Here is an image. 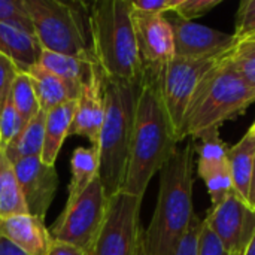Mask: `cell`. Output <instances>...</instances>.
Listing matches in <instances>:
<instances>
[{
    "label": "cell",
    "mask_w": 255,
    "mask_h": 255,
    "mask_svg": "<svg viewBox=\"0 0 255 255\" xmlns=\"http://www.w3.org/2000/svg\"><path fill=\"white\" fill-rule=\"evenodd\" d=\"M196 140H199L194 143V151L199 155L197 175L205 182L212 208H215L235 191L227 160L229 148L220 136V128H214Z\"/></svg>",
    "instance_id": "obj_12"
},
{
    "label": "cell",
    "mask_w": 255,
    "mask_h": 255,
    "mask_svg": "<svg viewBox=\"0 0 255 255\" xmlns=\"http://www.w3.org/2000/svg\"><path fill=\"white\" fill-rule=\"evenodd\" d=\"M100 158L97 146H79L72 152L70 158V184L67 193V203L78 199L84 190L99 178Z\"/></svg>",
    "instance_id": "obj_23"
},
{
    "label": "cell",
    "mask_w": 255,
    "mask_h": 255,
    "mask_svg": "<svg viewBox=\"0 0 255 255\" xmlns=\"http://www.w3.org/2000/svg\"><path fill=\"white\" fill-rule=\"evenodd\" d=\"M131 18L143 73L155 72L175 57L172 25L166 15L143 13L134 9Z\"/></svg>",
    "instance_id": "obj_13"
},
{
    "label": "cell",
    "mask_w": 255,
    "mask_h": 255,
    "mask_svg": "<svg viewBox=\"0 0 255 255\" xmlns=\"http://www.w3.org/2000/svg\"><path fill=\"white\" fill-rule=\"evenodd\" d=\"M221 1L223 0H179L175 15L187 21H194L200 16H205Z\"/></svg>",
    "instance_id": "obj_30"
},
{
    "label": "cell",
    "mask_w": 255,
    "mask_h": 255,
    "mask_svg": "<svg viewBox=\"0 0 255 255\" xmlns=\"http://www.w3.org/2000/svg\"><path fill=\"white\" fill-rule=\"evenodd\" d=\"M46 255H88L85 251L70 245V244H66V242H60V241H54L51 242V247L48 250V254Z\"/></svg>",
    "instance_id": "obj_35"
},
{
    "label": "cell",
    "mask_w": 255,
    "mask_h": 255,
    "mask_svg": "<svg viewBox=\"0 0 255 255\" xmlns=\"http://www.w3.org/2000/svg\"><path fill=\"white\" fill-rule=\"evenodd\" d=\"M0 22L36 36L24 0H0Z\"/></svg>",
    "instance_id": "obj_27"
},
{
    "label": "cell",
    "mask_w": 255,
    "mask_h": 255,
    "mask_svg": "<svg viewBox=\"0 0 255 255\" xmlns=\"http://www.w3.org/2000/svg\"><path fill=\"white\" fill-rule=\"evenodd\" d=\"M230 55V54H229ZM229 55L218 61L199 84L185 114L179 140L220 128L247 112L255 102V90L230 66Z\"/></svg>",
    "instance_id": "obj_5"
},
{
    "label": "cell",
    "mask_w": 255,
    "mask_h": 255,
    "mask_svg": "<svg viewBox=\"0 0 255 255\" xmlns=\"http://www.w3.org/2000/svg\"><path fill=\"white\" fill-rule=\"evenodd\" d=\"M242 255H255V232L254 235H253V238H251V241L248 242V245H247V248H245V251H244V254Z\"/></svg>",
    "instance_id": "obj_39"
},
{
    "label": "cell",
    "mask_w": 255,
    "mask_h": 255,
    "mask_svg": "<svg viewBox=\"0 0 255 255\" xmlns=\"http://www.w3.org/2000/svg\"><path fill=\"white\" fill-rule=\"evenodd\" d=\"M0 236L28 255H46L52 242L45 223L30 214L0 218Z\"/></svg>",
    "instance_id": "obj_16"
},
{
    "label": "cell",
    "mask_w": 255,
    "mask_h": 255,
    "mask_svg": "<svg viewBox=\"0 0 255 255\" xmlns=\"http://www.w3.org/2000/svg\"><path fill=\"white\" fill-rule=\"evenodd\" d=\"M254 208H255V206H254Z\"/></svg>",
    "instance_id": "obj_42"
},
{
    "label": "cell",
    "mask_w": 255,
    "mask_h": 255,
    "mask_svg": "<svg viewBox=\"0 0 255 255\" xmlns=\"http://www.w3.org/2000/svg\"><path fill=\"white\" fill-rule=\"evenodd\" d=\"M194 142L170 157L160 170L158 197L152 220L145 230V242L151 255H173L193 217Z\"/></svg>",
    "instance_id": "obj_2"
},
{
    "label": "cell",
    "mask_w": 255,
    "mask_h": 255,
    "mask_svg": "<svg viewBox=\"0 0 255 255\" xmlns=\"http://www.w3.org/2000/svg\"><path fill=\"white\" fill-rule=\"evenodd\" d=\"M255 158V136L248 130L247 134L227 151L229 169L233 181L235 193L245 202L250 199V188L253 179ZM250 203V202H248Z\"/></svg>",
    "instance_id": "obj_21"
},
{
    "label": "cell",
    "mask_w": 255,
    "mask_h": 255,
    "mask_svg": "<svg viewBox=\"0 0 255 255\" xmlns=\"http://www.w3.org/2000/svg\"><path fill=\"white\" fill-rule=\"evenodd\" d=\"M10 99L24 123H28L40 111L33 82L27 73L19 72L15 76L10 85Z\"/></svg>",
    "instance_id": "obj_25"
},
{
    "label": "cell",
    "mask_w": 255,
    "mask_h": 255,
    "mask_svg": "<svg viewBox=\"0 0 255 255\" xmlns=\"http://www.w3.org/2000/svg\"><path fill=\"white\" fill-rule=\"evenodd\" d=\"M27 75L33 82V88L39 102V108L43 112H49L51 109L72 100H78L82 94L84 87L64 81L57 75L48 72L40 64L31 67Z\"/></svg>",
    "instance_id": "obj_17"
},
{
    "label": "cell",
    "mask_w": 255,
    "mask_h": 255,
    "mask_svg": "<svg viewBox=\"0 0 255 255\" xmlns=\"http://www.w3.org/2000/svg\"><path fill=\"white\" fill-rule=\"evenodd\" d=\"M250 131H251V133H253V134H254V136H255V121H254V124L251 126V128H250Z\"/></svg>",
    "instance_id": "obj_41"
},
{
    "label": "cell",
    "mask_w": 255,
    "mask_h": 255,
    "mask_svg": "<svg viewBox=\"0 0 255 255\" xmlns=\"http://www.w3.org/2000/svg\"><path fill=\"white\" fill-rule=\"evenodd\" d=\"M24 4L42 49L96 61L90 4L63 0H24Z\"/></svg>",
    "instance_id": "obj_6"
},
{
    "label": "cell",
    "mask_w": 255,
    "mask_h": 255,
    "mask_svg": "<svg viewBox=\"0 0 255 255\" xmlns=\"http://www.w3.org/2000/svg\"><path fill=\"white\" fill-rule=\"evenodd\" d=\"M0 54L9 58L18 72L27 73L39 64L42 46L34 34L0 22Z\"/></svg>",
    "instance_id": "obj_18"
},
{
    "label": "cell",
    "mask_w": 255,
    "mask_h": 255,
    "mask_svg": "<svg viewBox=\"0 0 255 255\" xmlns=\"http://www.w3.org/2000/svg\"><path fill=\"white\" fill-rule=\"evenodd\" d=\"M0 255H28L25 254L22 250H19L18 247H15L12 242H9L7 239H4L3 236H0Z\"/></svg>",
    "instance_id": "obj_36"
},
{
    "label": "cell",
    "mask_w": 255,
    "mask_h": 255,
    "mask_svg": "<svg viewBox=\"0 0 255 255\" xmlns=\"http://www.w3.org/2000/svg\"><path fill=\"white\" fill-rule=\"evenodd\" d=\"M134 255H151L149 251H148L146 242H145V230L143 229L140 230L139 241H137V247H136V254Z\"/></svg>",
    "instance_id": "obj_37"
},
{
    "label": "cell",
    "mask_w": 255,
    "mask_h": 255,
    "mask_svg": "<svg viewBox=\"0 0 255 255\" xmlns=\"http://www.w3.org/2000/svg\"><path fill=\"white\" fill-rule=\"evenodd\" d=\"M140 197L120 191L109 197L106 215L88 255H134L140 235Z\"/></svg>",
    "instance_id": "obj_9"
},
{
    "label": "cell",
    "mask_w": 255,
    "mask_h": 255,
    "mask_svg": "<svg viewBox=\"0 0 255 255\" xmlns=\"http://www.w3.org/2000/svg\"><path fill=\"white\" fill-rule=\"evenodd\" d=\"M224 57L205 60H188L173 57L161 67H158L155 72L143 73L152 75L155 78L163 105L166 108L167 117L170 120L178 142H181L179 133L182 128V123L199 84L209 73V70L214 66H217L218 61L223 60Z\"/></svg>",
    "instance_id": "obj_7"
},
{
    "label": "cell",
    "mask_w": 255,
    "mask_h": 255,
    "mask_svg": "<svg viewBox=\"0 0 255 255\" xmlns=\"http://www.w3.org/2000/svg\"><path fill=\"white\" fill-rule=\"evenodd\" d=\"M179 0H131V6L134 10L143 13L164 15L166 12H175Z\"/></svg>",
    "instance_id": "obj_32"
},
{
    "label": "cell",
    "mask_w": 255,
    "mask_h": 255,
    "mask_svg": "<svg viewBox=\"0 0 255 255\" xmlns=\"http://www.w3.org/2000/svg\"><path fill=\"white\" fill-rule=\"evenodd\" d=\"M18 73L19 72L15 67V64L9 58H6L3 54H0V102L9 93L10 85Z\"/></svg>",
    "instance_id": "obj_34"
},
{
    "label": "cell",
    "mask_w": 255,
    "mask_h": 255,
    "mask_svg": "<svg viewBox=\"0 0 255 255\" xmlns=\"http://www.w3.org/2000/svg\"><path fill=\"white\" fill-rule=\"evenodd\" d=\"M239 46H242V48H245V49H248V51H253V52H255V40L239 43Z\"/></svg>",
    "instance_id": "obj_40"
},
{
    "label": "cell",
    "mask_w": 255,
    "mask_h": 255,
    "mask_svg": "<svg viewBox=\"0 0 255 255\" xmlns=\"http://www.w3.org/2000/svg\"><path fill=\"white\" fill-rule=\"evenodd\" d=\"M76 103L78 100L66 102L46 112L45 139H43V149L40 154V160L43 164L55 166L60 149L66 137L69 136V130L76 111Z\"/></svg>",
    "instance_id": "obj_20"
},
{
    "label": "cell",
    "mask_w": 255,
    "mask_h": 255,
    "mask_svg": "<svg viewBox=\"0 0 255 255\" xmlns=\"http://www.w3.org/2000/svg\"><path fill=\"white\" fill-rule=\"evenodd\" d=\"M105 75L99 73L96 79L82 90L69 130V136L87 137L91 146L99 145L105 120Z\"/></svg>",
    "instance_id": "obj_15"
},
{
    "label": "cell",
    "mask_w": 255,
    "mask_h": 255,
    "mask_svg": "<svg viewBox=\"0 0 255 255\" xmlns=\"http://www.w3.org/2000/svg\"><path fill=\"white\" fill-rule=\"evenodd\" d=\"M167 19L173 30L175 57L188 60L220 58L230 54L239 45L233 33L220 31L196 21H187L178 15Z\"/></svg>",
    "instance_id": "obj_11"
},
{
    "label": "cell",
    "mask_w": 255,
    "mask_h": 255,
    "mask_svg": "<svg viewBox=\"0 0 255 255\" xmlns=\"http://www.w3.org/2000/svg\"><path fill=\"white\" fill-rule=\"evenodd\" d=\"M28 214L21 194L13 164L0 151V218Z\"/></svg>",
    "instance_id": "obj_24"
},
{
    "label": "cell",
    "mask_w": 255,
    "mask_h": 255,
    "mask_svg": "<svg viewBox=\"0 0 255 255\" xmlns=\"http://www.w3.org/2000/svg\"><path fill=\"white\" fill-rule=\"evenodd\" d=\"M203 220H200L197 215L193 217L191 224L185 235L182 236L181 242L178 244L173 255H197L199 253V239H200V232H202Z\"/></svg>",
    "instance_id": "obj_31"
},
{
    "label": "cell",
    "mask_w": 255,
    "mask_h": 255,
    "mask_svg": "<svg viewBox=\"0 0 255 255\" xmlns=\"http://www.w3.org/2000/svg\"><path fill=\"white\" fill-rule=\"evenodd\" d=\"M45 120L46 112L39 111L28 123L24 124L18 136L1 151L12 164L22 158L40 157L45 139Z\"/></svg>",
    "instance_id": "obj_22"
},
{
    "label": "cell",
    "mask_w": 255,
    "mask_h": 255,
    "mask_svg": "<svg viewBox=\"0 0 255 255\" xmlns=\"http://www.w3.org/2000/svg\"><path fill=\"white\" fill-rule=\"evenodd\" d=\"M227 253L242 255L255 232V209L235 191L203 220Z\"/></svg>",
    "instance_id": "obj_10"
},
{
    "label": "cell",
    "mask_w": 255,
    "mask_h": 255,
    "mask_svg": "<svg viewBox=\"0 0 255 255\" xmlns=\"http://www.w3.org/2000/svg\"><path fill=\"white\" fill-rule=\"evenodd\" d=\"M131 0H99L90 4L93 52L106 81L142 84Z\"/></svg>",
    "instance_id": "obj_3"
},
{
    "label": "cell",
    "mask_w": 255,
    "mask_h": 255,
    "mask_svg": "<svg viewBox=\"0 0 255 255\" xmlns=\"http://www.w3.org/2000/svg\"><path fill=\"white\" fill-rule=\"evenodd\" d=\"M13 170L27 212L45 221L46 212L58 188V173L55 166L43 164L40 157H28L15 161Z\"/></svg>",
    "instance_id": "obj_14"
},
{
    "label": "cell",
    "mask_w": 255,
    "mask_h": 255,
    "mask_svg": "<svg viewBox=\"0 0 255 255\" xmlns=\"http://www.w3.org/2000/svg\"><path fill=\"white\" fill-rule=\"evenodd\" d=\"M229 63L236 73L255 90V52L238 45L236 49L230 52Z\"/></svg>",
    "instance_id": "obj_29"
},
{
    "label": "cell",
    "mask_w": 255,
    "mask_h": 255,
    "mask_svg": "<svg viewBox=\"0 0 255 255\" xmlns=\"http://www.w3.org/2000/svg\"><path fill=\"white\" fill-rule=\"evenodd\" d=\"M233 36L238 43L255 40V0H242L236 13V28Z\"/></svg>",
    "instance_id": "obj_28"
},
{
    "label": "cell",
    "mask_w": 255,
    "mask_h": 255,
    "mask_svg": "<svg viewBox=\"0 0 255 255\" xmlns=\"http://www.w3.org/2000/svg\"><path fill=\"white\" fill-rule=\"evenodd\" d=\"M108 200L100 179L96 178L78 199L64 206L49 229L51 238L90 254L103 224Z\"/></svg>",
    "instance_id": "obj_8"
},
{
    "label": "cell",
    "mask_w": 255,
    "mask_h": 255,
    "mask_svg": "<svg viewBox=\"0 0 255 255\" xmlns=\"http://www.w3.org/2000/svg\"><path fill=\"white\" fill-rule=\"evenodd\" d=\"M248 202H250V205L254 208L255 206V158H254V170H253V179H251V188H250V199H248Z\"/></svg>",
    "instance_id": "obj_38"
},
{
    "label": "cell",
    "mask_w": 255,
    "mask_h": 255,
    "mask_svg": "<svg viewBox=\"0 0 255 255\" xmlns=\"http://www.w3.org/2000/svg\"><path fill=\"white\" fill-rule=\"evenodd\" d=\"M142 84L105 81V120L99 137V179L108 197L123 191Z\"/></svg>",
    "instance_id": "obj_4"
},
{
    "label": "cell",
    "mask_w": 255,
    "mask_h": 255,
    "mask_svg": "<svg viewBox=\"0 0 255 255\" xmlns=\"http://www.w3.org/2000/svg\"><path fill=\"white\" fill-rule=\"evenodd\" d=\"M178 143L157 81L152 75H143L123 191L143 199L152 176L176 152Z\"/></svg>",
    "instance_id": "obj_1"
},
{
    "label": "cell",
    "mask_w": 255,
    "mask_h": 255,
    "mask_svg": "<svg viewBox=\"0 0 255 255\" xmlns=\"http://www.w3.org/2000/svg\"><path fill=\"white\" fill-rule=\"evenodd\" d=\"M197 255H232L223 247L220 239L205 226H202L200 239H199V253Z\"/></svg>",
    "instance_id": "obj_33"
},
{
    "label": "cell",
    "mask_w": 255,
    "mask_h": 255,
    "mask_svg": "<svg viewBox=\"0 0 255 255\" xmlns=\"http://www.w3.org/2000/svg\"><path fill=\"white\" fill-rule=\"evenodd\" d=\"M24 121L16 112L12 99L10 90L0 102V151H3L22 130Z\"/></svg>",
    "instance_id": "obj_26"
},
{
    "label": "cell",
    "mask_w": 255,
    "mask_h": 255,
    "mask_svg": "<svg viewBox=\"0 0 255 255\" xmlns=\"http://www.w3.org/2000/svg\"><path fill=\"white\" fill-rule=\"evenodd\" d=\"M39 64L45 67L48 72L57 75L58 78L82 85L84 88L88 84H91L99 73H102V70L99 69L94 60L57 54L45 49H42Z\"/></svg>",
    "instance_id": "obj_19"
}]
</instances>
